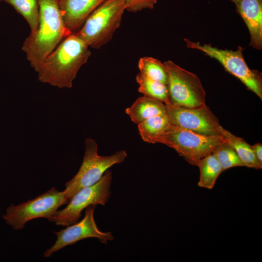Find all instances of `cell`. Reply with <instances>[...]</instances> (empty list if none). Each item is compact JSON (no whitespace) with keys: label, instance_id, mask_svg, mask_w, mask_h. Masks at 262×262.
<instances>
[{"label":"cell","instance_id":"obj_1","mask_svg":"<svg viewBox=\"0 0 262 262\" xmlns=\"http://www.w3.org/2000/svg\"><path fill=\"white\" fill-rule=\"evenodd\" d=\"M88 45L76 33L64 38L35 71L42 82L71 88L81 66L91 55Z\"/></svg>","mask_w":262,"mask_h":262},{"label":"cell","instance_id":"obj_2","mask_svg":"<svg viewBox=\"0 0 262 262\" xmlns=\"http://www.w3.org/2000/svg\"><path fill=\"white\" fill-rule=\"evenodd\" d=\"M39 3L37 29L25 39L22 47L35 71L60 42L72 33L65 24L59 0H39Z\"/></svg>","mask_w":262,"mask_h":262},{"label":"cell","instance_id":"obj_3","mask_svg":"<svg viewBox=\"0 0 262 262\" xmlns=\"http://www.w3.org/2000/svg\"><path fill=\"white\" fill-rule=\"evenodd\" d=\"M126 8L125 0H106L91 13L76 34L89 47L100 48L120 26Z\"/></svg>","mask_w":262,"mask_h":262},{"label":"cell","instance_id":"obj_4","mask_svg":"<svg viewBox=\"0 0 262 262\" xmlns=\"http://www.w3.org/2000/svg\"><path fill=\"white\" fill-rule=\"evenodd\" d=\"M225 141L222 135H206L171 124L155 140L175 149L190 164L196 166Z\"/></svg>","mask_w":262,"mask_h":262},{"label":"cell","instance_id":"obj_5","mask_svg":"<svg viewBox=\"0 0 262 262\" xmlns=\"http://www.w3.org/2000/svg\"><path fill=\"white\" fill-rule=\"evenodd\" d=\"M84 145L81 165L77 174L65 184L63 191L68 201L78 191L97 182L109 168L122 163L127 156L125 150H118L111 155H99L98 144L92 138H87Z\"/></svg>","mask_w":262,"mask_h":262},{"label":"cell","instance_id":"obj_6","mask_svg":"<svg viewBox=\"0 0 262 262\" xmlns=\"http://www.w3.org/2000/svg\"><path fill=\"white\" fill-rule=\"evenodd\" d=\"M68 202L63 191L52 187L34 198L9 206L2 218L13 229L20 230L34 219L44 218L51 222L58 209Z\"/></svg>","mask_w":262,"mask_h":262},{"label":"cell","instance_id":"obj_7","mask_svg":"<svg viewBox=\"0 0 262 262\" xmlns=\"http://www.w3.org/2000/svg\"><path fill=\"white\" fill-rule=\"evenodd\" d=\"M187 48L199 50L211 58L217 60L229 73L238 78L247 88L262 99V73L251 69L246 63L243 55V48L237 50L222 49L211 44L201 45L185 38Z\"/></svg>","mask_w":262,"mask_h":262},{"label":"cell","instance_id":"obj_8","mask_svg":"<svg viewBox=\"0 0 262 262\" xmlns=\"http://www.w3.org/2000/svg\"><path fill=\"white\" fill-rule=\"evenodd\" d=\"M112 173L107 170L96 183L78 191L67 205L58 210L52 221L57 225L67 226L78 221L82 211L89 206H105L111 196Z\"/></svg>","mask_w":262,"mask_h":262},{"label":"cell","instance_id":"obj_9","mask_svg":"<svg viewBox=\"0 0 262 262\" xmlns=\"http://www.w3.org/2000/svg\"><path fill=\"white\" fill-rule=\"evenodd\" d=\"M164 64L168 75L167 87L172 104L187 108L206 105V92L197 75L171 61Z\"/></svg>","mask_w":262,"mask_h":262},{"label":"cell","instance_id":"obj_10","mask_svg":"<svg viewBox=\"0 0 262 262\" xmlns=\"http://www.w3.org/2000/svg\"><path fill=\"white\" fill-rule=\"evenodd\" d=\"M165 104L170 124L201 134L221 135L219 120L206 105L187 108L170 102Z\"/></svg>","mask_w":262,"mask_h":262},{"label":"cell","instance_id":"obj_11","mask_svg":"<svg viewBox=\"0 0 262 262\" xmlns=\"http://www.w3.org/2000/svg\"><path fill=\"white\" fill-rule=\"evenodd\" d=\"M95 207L91 205L86 208L84 216L80 221L67 226L59 231H53L57 236L56 241L44 252V257H49L64 247L86 238H96L104 244L112 241L114 236L112 232L102 231L98 227L94 216Z\"/></svg>","mask_w":262,"mask_h":262},{"label":"cell","instance_id":"obj_12","mask_svg":"<svg viewBox=\"0 0 262 262\" xmlns=\"http://www.w3.org/2000/svg\"><path fill=\"white\" fill-rule=\"evenodd\" d=\"M246 23L250 35V46L262 48V0H230Z\"/></svg>","mask_w":262,"mask_h":262},{"label":"cell","instance_id":"obj_13","mask_svg":"<svg viewBox=\"0 0 262 262\" xmlns=\"http://www.w3.org/2000/svg\"><path fill=\"white\" fill-rule=\"evenodd\" d=\"M106 0H59L60 10L67 29L78 32L87 17Z\"/></svg>","mask_w":262,"mask_h":262},{"label":"cell","instance_id":"obj_14","mask_svg":"<svg viewBox=\"0 0 262 262\" xmlns=\"http://www.w3.org/2000/svg\"><path fill=\"white\" fill-rule=\"evenodd\" d=\"M126 113L135 124H139L151 117L166 114L165 104L156 99L143 96L138 98Z\"/></svg>","mask_w":262,"mask_h":262},{"label":"cell","instance_id":"obj_15","mask_svg":"<svg viewBox=\"0 0 262 262\" xmlns=\"http://www.w3.org/2000/svg\"><path fill=\"white\" fill-rule=\"evenodd\" d=\"M219 131L226 142L235 151L246 167L256 169L262 168L255 156L252 146L242 138L232 134L221 125Z\"/></svg>","mask_w":262,"mask_h":262},{"label":"cell","instance_id":"obj_16","mask_svg":"<svg viewBox=\"0 0 262 262\" xmlns=\"http://www.w3.org/2000/svg\"><path fill=\"white\" fill-rule=\"evenodd\" d=\"M200 176L197 185L200 187L212 189L223 172L222 167L213 154L202 159L197 164Z\"/></svg>","mask_w":262,"mask_h":262},{"label":"cell","instance_id":"obj_17","mask_svg":"<svg viewBox=\"0 0 262 262\" xmlns=\"http://www.w3.org/2000/svg\"><path fill=\"white\" fill-rule=\"evenodd\" d=\"M166 114L151 117L137 124L142 139L148 143L155 144L156 139L170 125Z\"/></svg>","mask_w":262,"mask_h":262},{"label":"cell","instance_id":"obj_18","mask_svg":"<svg viewBox=\"0 0 262 262\" xmlns=\"http://www.w3.org/2000/svg\"><path fill=\"white\" fill-rule=\"evenodd\" d=\"M138 91L145 96L159 100L164 104L170 102L167 85L149 79L140 72L136 76Z\"/></svg>","mask_w":262,"mask_h":262},{"label":"cell","instance_id":"obj_19","mask_svg":"<svg viewBox=\"0 0 262 262\" xmlns=\"http://www.w3.org/2000/svg\"><path fill=\"white\" fill-rule=\"evenodd\" d=\"M11 5L28 23L31 33H34L38 27L39 18V0H3Z\"/></svg>","mask_w":262,"mask_h":262},{"label":"cell","instance_id":"obj_20","mask_svg":"<svg viewBox=\"0 0 262 262\" xmlns=\"http://www.w3.org/2000/svg\"><path fill=\"white\" fill-rule=\"evenodd\" d=\"M140 72L153 80L167 85L168 75L164 63L155 58L144 57L138 62Z\"/></svg>","mask_w":262,"mask_h":262},{"label":"cell","instance_id":"obj_21","mask_svg":"<svg viewBox=\"0 0 262 262\" xmlns=\"http://www.w3.org/2000/svg\"><path fill=\"white\" fill-rule=\"evenodd\" d=\"M212 154L219 162L223 172L234 167L245 166L234 149L225 140L217 147Z\"/></svg>","mask_w":262,"mask_h":262},{"label":"cell","instance_id":"obj_22","mask_svg":"<svg viewBox=\"0 0 262 262\" xmlns=\"http://www.w3.org/2000/svg\"><path fill=\"white\" fill-rule=\"evenodd\" d=\"M126 10L136 12L144 9H153L157 0H125Z\"/></svg>","mask_w":262,"mask_h":262},{"label":"cell","instance_id":"obj_23","mask_svg":"<svg viewBox=\"0 0 262 262\" xmlns=\"http://www.w3.org/2000/svg\"><path fill=\"white\" fill-rule=\"evenodd\" d=\"M255 156L261 166H262V144L258 143L252 146Z\"/></svg>","mask_w":262,"mask_h":262},{"label":"cell","instance_id":"obj_24","mask_svg":"<svg viewBox=\"0 0 262 262\" xmlns=\"http://www.w3.org/2000/svg\"><path fill=\"white\" fill-rule=\"evenodd\" d=\"M1 0H0V1H1Z\"/></svg>","mask_w":262,"mask_h":262}]
</instances>
